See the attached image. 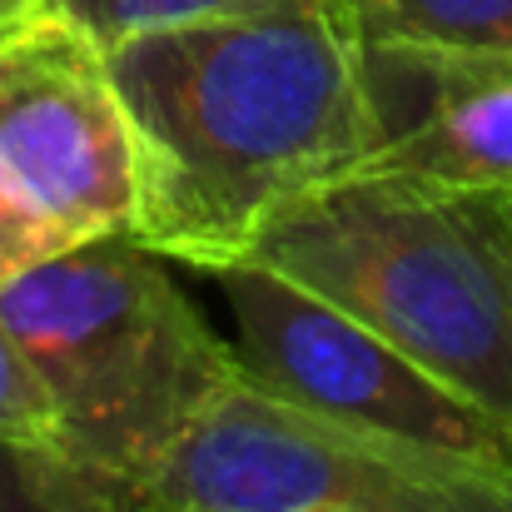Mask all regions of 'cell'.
Listing matches in <instances>:
<instances>
[{
	"label": "cell",
	"instance_id": "6",
	"mask_svg": "<svg viewBox=\"0 0 512 512\" xmlns=\"http://www.w3.org/2000/svg\"><path fill=\"white\" fill-rule=\"evenodd\" d=\"M0 174L70 244L135 224L125 95L105 45L60 10L0 35Z\"/></svg>",
	"mask_w": 512,
	"mask_h": 512
},
{
	"label": "cell",
	"instance_id": "4",
	"mask_svg": "<svg viewBox=\"0 0 512 512\" xmlns=\"http://www.w3.org/2000/svg\"><path fill=\"white\" fill-rule=\"evenodd\" d=\"M150 493L229 512H512V463L339 423L244 378Z\"/></svg>",
	"mask_w": 512,
	"mask_h": 512
},
{
	"label": "cell",
	"instance_id": "14",
	"mask_svg": "<svg viewBox=\"0 0 512 512\" xmlns=\"http://www.w3.org/2000/svg\"><path fill=\"white\" fill-rule=\"evenodd\" d=\"M40 10H50V0H0V35H10L15 25L35 20Z\"/></svg>",
	"mask_w": 512,
	"mask_h": 512
},
{
	"label": "cell",
	"instance_id": "12",
	"mask_svg": "<svg viewBox=\"0 0 512 512\" xmlns=\"http://www.w3.org/2000/svg\"><path fill=\"white\" fill-rule=\"evenodd\" d=\"M60 249H70V239L50 219H40L0 174V284H10L25 269L55 259Z\"/></svg>",
	"mask_w": 512,
	"mask_h": 512
},
{
	"label": "cell",
	"instance_id": "1",
	"mask_svg": "<svg viewBox=\"0 0 512 512\" xmlns=\"http://www.w3.org/2000/svg\"><path fill=\"white\" fill-rule=\"evenodd\" d=\"M135 130L130 239L199 274L319 184L373 165L383 110L343 0L135 35L105 50Z\"/></svg>",
	"mask_w": 512,
	"mask_h": 512
},
{
	"label": "cell",
	"instance_id": "10",
	"mask_svg": "<svg viewBox=\"0 0 512 512\" xmlns=\"http://www.w3.org/2000/svg\"><path fill=\"white\" fill-rule=\"evenodd\" d=\"M264 5H274V0H50V10L70 15L105 50L120 45V40H135V35L234 20V15H249V10H264Z\"/></svg>",
	"mask_w": 512,
	"mask_h": 512
},
{
	"label": "cell",
	"instance_id": "2",
	"mask_svg": "<svg viewBox=\"0 0 512 512\" xmlns=\"http://www.w3.org/2000/svg\"><path fill=\"white\" fill-rule=\"evenodd\" d=\"M244 259L403 348L512 438V194L368 165L279 209Z\"/></svg>",
	"mask_w": 512,
	"mask_h": 512
},
{
	"label": "cell",
	"instance_id": "13",
	"mask_svg": "<svg viewBox=\"0 0 512 512\" xmlns=\"http://www.w3.org/2000/svg\"><path fill=\"white\" fill-rule=\"evenodd\" d=\"M110 512H229V508H209V503H179V498H160L150 488H135V483H120Z\"/></svg>",
	"mask_w": 512,
	"mask_h": 512
},
{
	"label": "cell",
	"instance_id": "11",
	"mask_svg": "<svg viewBox=\"0 0 512 512\" xmlns=\"http://www.w3.org/2000/svg\"><path fill=\"white\" fill-rule=\"evenodd\" d=\"M0 438H20V443H55V413L50 398L40 388V378L30 373L25 353L15 334L0 319Z\"/></svg>",
	"mask_w": 512,
	"mask_h": 512
},
{
	"label": "cell",
	"instance_id": "5",
	"mask_svg": "<svg viewBox=\"0 0 512 512\" xmlns=\"http://www.w3.org/2000/svg\"><path fill=\"white\" fill-rule=\"evenodd\" d=\"M209 279L224 294L234 353L254 388L339 423L512 463V438L488 413L329 299L254 259L219 264Z\"/></svg>",
	"mask_w": 512,
	"mask_h": 512
},
{
	"label": "cell",
	"instance_id": "7",
	"mask_svg": "<svg viewBox=\"0 0 512 512\" xmlns=\"http://www.w3.org/2000/svg\"><path fill=\"white\" fill-rule=\"evenodd\" d=\"M383 150L373 170H403L458 189L512 194V65L363 45Z\"/></svg>",
	"mask_w": 512,
	"mask_h": 512
},
{
	"label": "cell",
	"instance_id": "8",
	"mask_svg": "<svg viewBox=\"0 0 512 512\" xmlns=\"http://www.w3.org/2000/svg\"><path fill=\"white\" fill-rule=\"evenodd\" d=\"M343 10L363 45L512 65V0H343Z\"/></svg>",
	"mask_w": 512,
	"mask_h": 512
},
{
	"label": "cell",
	"instance_id": "9",
	"mask_svg": "<svg viewBox=\"0 0 512 512\" xmlns=\"http://www.w3.org/2000/svg\"><path fill=\"white\" fill-rule=\"evenodd\" d=\"M120 478H105L55 443L0 438V512H110Z\"/></svg>",
	"mask_w": 512,
	"mask_h": 512
},
{
	"label": "cell",
	"instance_id": "3",
	"mask_svg": "<svg viewBox=\"0 0 512 512\" xmlns=\"http://www.w3.org/2000/svg\"><path fill=\"white\" fill-rule=\"evenodd\" d=\"M0 319L55 413V448L150 488L189 428L244 383L224 339L130 234L60 249L0 284Z\"/></svg>",
	"mask_w": 512,
	"mask_h": 512
}]
</instances>
